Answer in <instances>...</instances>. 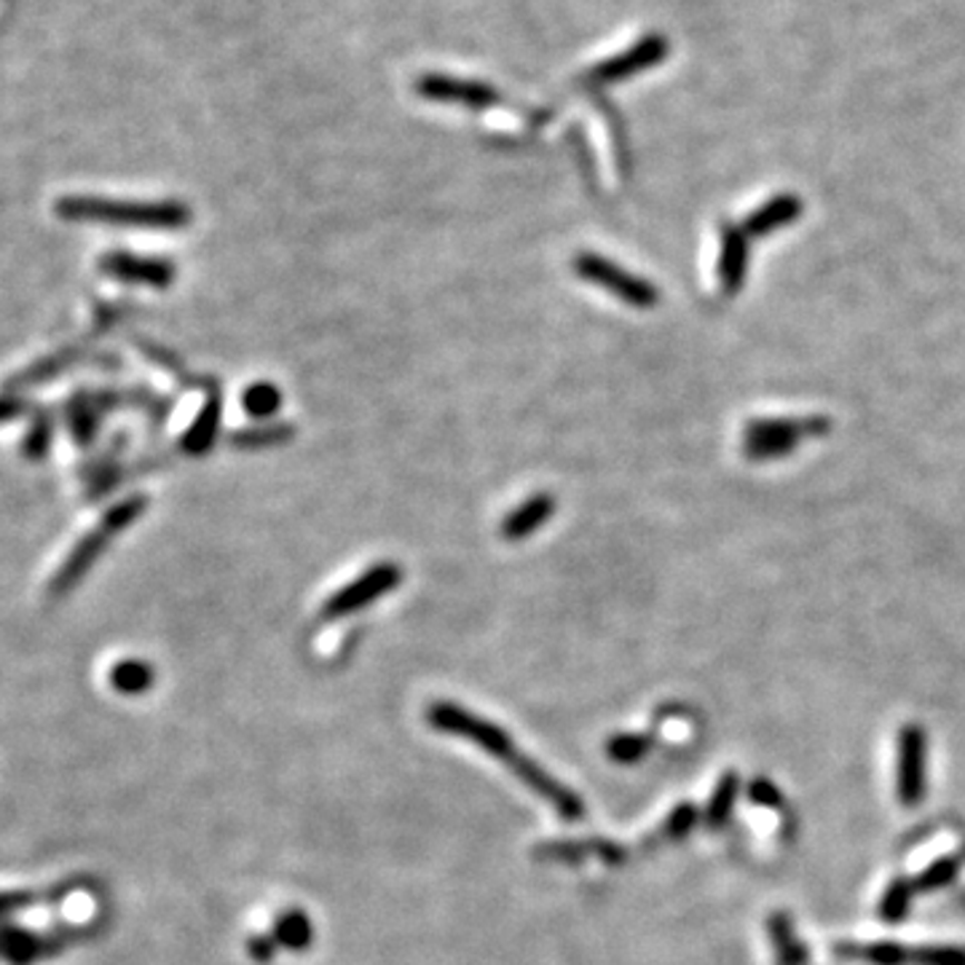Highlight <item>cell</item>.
I'll return each mask as SVG.
<instances>
[{
	"label": "cell",
	"instance_id": "30bf717a",
	"mask_svg": "<svg viewBox=\"0 0 965 965\" xmlns=\"http://www.w3.org/2000/svg\"><path fill=\"white\" fill-rule=\"evenodd\" d=\"M416 91H419L425 100L456 103V105H467V108H475V110H482L488 108V105L499 103V91L494 89V86H486L480 81H461V78H451V76L419 78Z\"/></svg>",
	"mask_w": 965,
	"mask_h": 965
},
{
	"label": "cell",
	"instance_id": "f1b7e54d",
	"mask_svg": "<svg viewBox=\"0 0 965 965\" xmlns=\"http://www.w3.org/2000/svg\"><path fill=\"white\" fill-rule=\"evenodd\" d=\"M49 438H51V425H49V419H38L36 425H32V429H30L28 440H25V451H28L30 456H41V454H46V446H49Z\"/></svg>",
	"mask_w": 965,
	"mask_h": 965
},
{
	"label": "cell",
	"instance_id": "7402d4cb",
	"mask_svg": "<svg viewBox=\"0 0 965 965\" xmlns=\"http://www.w3.org/2000/svg\"><path fill=\"white\" fill-rule=\"evenodd\" d=\"M282 389L271 381L250 383L247 392L242 394V406L253 419H271L282 408Z\"/></svg>",
	"mask_w": 965,
	"mask_h": 965
},
{
	"label": "cell",
	"instance_id": "2e32d148",
	"mask_svg": "<svg viewBox=\"0 0 965 965\" xmlns=\"http://www.w3.org/2000/svg\"><path fill=\"white\" fill-rule=\"evenodd\" d=\"M217 429H221V398H209L204 402V408L196 416V421L191 425L188 432H185L183 438V448L185 454H194V456H204L213 448V442L217 438Z\"/></svg>",
	"mask_w": 965,
	"mask_h": 965
},
{
	"label": "cell",
	"instance_id": "e0dca14e",
	"mask_svg": "<svg viewBox=\"0 0 965 965\" xmlns=\"http://www.w3.org/2000/svg\"><path fill=\"white\" fill-rule=\"evenodd\" d=\"M110 686L118 692V695H143V692H148L150 686L156 682V671L154 665H148L145 660H118V663L110 667Z\"/></svg>",
	"mask_w": 965,
	"mask_h": 965
},
{
	"label": "cell",
	"instance_id": "6da1fadb",
	"mask_svg": "<svg viewBox=\"0 0 965 965\" xmlns=\"http://www.w3.org/2000/svg\"><path fill=\"white\" fill-rule=\"evenodd\" d=\"M427 722L438 732H442V735L465 738L469 743L480 745L488 757L499 759V762L505 764L515 778H520L534 795L545 799V802L550 805L564 821L574 823L585 818L583 797L574 795L568 786L555 781L545 767L534 762V759H528L526 753L518 749V743H513V738L507 735L499 724L488 722V719L478 717V713H469L467 709H461L459 703H448V700H440V703L429 705Z\"/></svg>",
	"mask_w": 965,
	"mask_h": 965
},
{
	"label": "cell",
	"instance_id": "ac0fdd59",
	"mask_svg": "<svg viewBox=\"0 0 965 965\" xmlns=\"http://www.w3.org/2000/svg\"><path fill=\"white\" fill-rule=\"evenodd\" d=\"M738 791H740V778L735 770H727L722 778H719L717 789H713V795L709 799V808H705L703 823L709 826L711 831L724 829L727 821H730L732 808H735L738 802Z\"/></svg>",
	"mask_w": 965,
	"mask_h": 965
},
{
	"label": "cell",
	"instance_id": "8fae6325",
	"mask_svg": "<svg viewBox=\"0 0 965 965\" xmlns=\"http://www.w3.org/2000/svg\"><path fill=\"white\" fill-rule=\"evenodd\" d=\"M534 856L539 861H553V864H583L587 858H598V861L620 866L625 861V848H620L612 839H558V842H542L534 848Z\"/></svg>",
	"mask_w": 965,
	"mask_h": 965
},
{
	"label": "cell",
	"instance_id": "4dcf8cb0",
	"mask_svg": "<svg viewBox=\"0 0 965 965\" xmlns=\"http://www.w3.org/2000/svg\"><path fill=\"white\" fill-rule=\"evenodd\" d=\"M22 413H25V402L11 400V398H0V421H11Z\"/></svg>",
	"mask_w": 965,
	"mask_h": 965
},
{
	"label": "cell",
	"instance_id": "4316f807",
	"mask_svg": "<svg viewBox=\"0 0 965 965\" xmlns=\"http://www.w3.org/2000/svg\"><path fill=\"white\" fill-rule=\"evenodd\" d=\"M290 438H293V427L282 425V427H266V429H250V432L236 435L234 442L244 448H255V446H269V442H282Z\"/></svg>",
	"mask_w": 965,
	"mask_h": 965
},
{
	"label": "cell",
	"instance_id": "7c38bea8",
	"mask_svg": "<svg viewBox=\"0 0 965 965\" xmlns=\"http://www.w3.org/2000/svg\"><path fill=\"white\" fill-rule=\"evenodd\" d=\"M667 55V43H663V38H646V41H641L639 46H633L627 55H620L610 59V62L598 65V68H593L587 72V78L596 84H610V81H620V78H631L633 72L652 68L654 62H660Z\"/></svg>",
	"mask_w": 965,
	"mask_h": 965
},
{
	"label": "cell",
	"instance_id": "d4e9b609",
	"mask_svg": "<svg viewBox=\"0 0 965 965\" xmlns=\"http://www.w3.org/2000/svg\"><path fill=\"white\" fill-rule=\"evenodd\" d=\"M797 213H799V202L791 199V196H781V199L764 204V207L751 217L745 228H749L751 234H767V231L781 228L789 221H795Z\"/></svg>",
	"mask_w": 965,
	"mask_h": 965
},
{
	"label": "cell",
	"instance_id": "603a6c76",
	"mask_svg": "<svg viewBox=\"0 0 965 965\" xmlns=\"http://www.w3.org/2000/svg\"><path fill=\"white\" fill-rule=\"evenodd\" d=\"M652 745L654 735H644V732H620V735L610 738L606 753H610L612 762L617 764H636L652 751Z\"/></svg>",
	"mask_w": 965,
	"mask_h": 965
},
{
	"label": "cell",
	"instance_id": "52a82bcc",
	"mask_svg": "<svg viewBox=\"0 0 965 965\" xmlns=\"http://www.w3.org/2000/svg\"><path fill=\"white\" fill-rule=\"evenodd\" d=\"M402 583V572L398 564H376L368 572H362L354 583H349L341 591H335L333 596L325 601L322 606V617L325 620H339L349 617V614L365 610V606L376 604L381 596L392 593L394 587Z\"/></svg>",
	"mask_w": 965,
	"mask_h": 965
},
{
	"label": "cell",
	"instance_id": "44dd1931",
	"mask_svg": "<svg viewBox=\"0 0 965 965\" xmlns=\"http://www.w3.org/2000/svg\"><path fill=\"white\" fill-rule=\"evenodd\" d=\"M912 898H915V885H912L907 877H896V880H890L888 888H885L877 915L890 925L901 923L912 907Z\"/></svg>",
	"mask_w": 965,
	"mask_h": 965
},
{
	"label": "cell",
	"instance_id": "484cf974",
	"mask_svg": "<svg viewBox=\"0 0 965 965\" xmlns=\"http://www.w3.org/2000/svg\"><path fill=\"white\" fill-rule=\"evenodd\" d=\"M745 244L740 234H724V250H722V282L727 290H735L743 276L745 266Z\"/></svg>",
	"mask_w": 965,
	"mask_h": 965
},
{
	"label": "cell",
	"instance_id": "8992f818",
	"mask_svg": "<svg viewBox=\"0 0 965 965\" xmlns=\"http://www.w3.org/2000/svg\"><path fill=\"white\" fill-rule=\"evenodd\" d=\"M572 269L583 276L585 282L598 284L606 293L617 295L620 301L631 303L636 309H652L657 303V290L650 282L641 280V276L631 274V271L620 269L617 263L606 261L604 255L596 253H579L574 255Z\"/></svg>",
	"mask_w": 965,
	"mask_h": 965
},
{
	"label": "cell",
	"instance_id": "7a4b0ae2",
	"mask_svg": "<svg viewBox=\"0 0 965 965\" xmlns=\"http://www.w3.org/2000/svg\"><path fill=\"white\" fill-rule=\"evenodd\" d=\"M57 215L78 223H108V226L175 231L191 223V209L183 202H116L97 196H68L57 202Z\"/></svg>",
	"mask_w": 965,
	"mask_h": 965
},
{
	"label": "cell",
	"instance_id": "3957f363",
	"mask_svg": "<svg viewBox=\"0 0 965 965\" xmlns=\"http://www.w3.org/2000/svg\"><path fill=\"white\" fill-rule=\"evenodd\" d=\"M145 505H148V501L143 497H131L127 501H121V505H116L110 513H105L100 524L91 528V532L86 534L76 547H72L68 558L62 561V566L57 568V574L51 577V585H49L51 596H65V593H70L72 587L81 583V577L97 564V558H100L105 547L110 545V539L140 518Z\"/></svg>",
	"mask_w": 965,
	"mask_h": 965
},
{
	"label": "cell",
	"instance_id": "277c9868",
	"mask_svg": "<svg viewBox=\"0 0 965 965\" xmlns=\"http://www.w3.org/2000/svg\"><path fill=\"white\" fill-rule=\"evenodd\" d=\"M831 952L842 961L869 965H965V947L955 944L904 947L898 942H839Z\"/></svg>",
	"mask_w": 965,
	"mask_h": 965
},
{
	"label": "cell",
	"instance_id": "4fadbf2b",
	"mask_svg": "<svg viewBox=\"0 0 965 965\" xmlns=\"http://www.w3.org/2000/svg\"><path fill=\"white\" fill-rule=\"evenodd\" d=\"M555 513V499L547 491L534 494L528 497L524 505H518L515 510L507 513V518L501 520V537L507 542H524L532 537L534 532H539Z\"/></svg>",
	"mask_w": 965,
	"mask_h": 965
},
{
	"label": "cell",
	"instance_id": "83f0119b",
	"mask_svg": "<svg viewBox=\"0 0 965 965\" xmlns=\"http://www.w3.org/2000/svg\"><path fill=\"white\" fill-rule=\"evenodd\" d=\"M749 799L753 805H762V808H778L781 805V791L770 781H764V778H757L749 786Z\"/></svg>",
	"mask_w": 965,
	"mask_h": 965
},
{
	"label": "cell",
	"instance_id": "9a60e30c",
	"mask_svg": "<svg viewBox=\"0 0 965 965\" xmlns=\"http://www.w3.org/2000/svg\"><path fill=\"white\" fill-rule=\"evenodd\" d=\"M767 934H770L772 952H776V965H808V947L797 936L795 923L786 912H772L767 917Z\"/></svg>",
	"mask_w": 965,
	"mask_h": 965
},
{
	"label": "cell",
	"instance_id": "ffe728a7",
	"mask_svg": "<svg viewBox=\"0 0 965 965\" xmlns=\"http://www.w3.org/2000/svg\"><path fill=\"white\" fill-rule=\"evenodd\" d=\"M698 821H700V810L695 805H679V808L665 818L663 826H660L657 831H652L650 839L644 842V848H657V845H665V842H679V839H684L692 829H695Z\"/></svg>",
	"mask_w": 965,
	"mask_h": 965
},
{
	"label": "cell",
	"instance_id": "cb8c5ba5",
	"mask_svg": "<svg viewBox=\"0 0 965 965\" xmlns=\"http://www.w3.org/2000/svg\"><path fill=\"white\" fill-rule=\"evenodd\" d=\"M961 866H963V861L957 856L936 858V861L930 864L928 869L920 871V875L912 880V885H915V894H936V890L947 888V885L955 883Z\"/></svg>",
	"mask_w": 965,
	"mask_h": 965
},
{
	"label": "cell",
	"instance_id": "f546056e",
	"mask_svg": "<svg viewBox=\"0 0 965 965\" xmlns=\"http://www.w3.org/2000/svg\"><path fill=\"white\" fill-rule=\"evenodd\" d=\"M280 949V944L274 942V936H253L247 942V952L250 957L257 963H269L271 957H274V952Z\"/></svg>",
	"mask_w": 965,
	"mask_h": 965
},
{
	"label": "cell",
	"instance_id": "d6986e66",
	"mask_svg": "<svg viewBox=\"0 0 965 965\" xmlns=\"http://www.w3.org/2000/svg\"><path fill=\"white\" fill-rule=\"evenodd\" d=\"M274 942L280 944L284 949H293V952H306L312 947V938H314V928L312 920H309L306 912L301 909H287L284 915L276 917L274 923Z\"/></svg>",
	"mask_w": 965,
	"mask_h": 965
},
{
	"label": "cell",
	"instance_id": "9c48e42d",
	"mask_svg": "<svg viewBox=\"0 0 965 965\" xmlns=\"http://www.w3.org/2000/svg\"><path fill=\"white\" fill-rule=\"evenodd\" d=\"M84 930H65V934H30V930L11 928L3 925L0 928V957L14 965H28L41 957L57 955L59 949L68 947L70 936H81Z\"/></svg>",
	"mask_w": 965,
	"mask_h": 965
},
{
	"label": "cell",
	"instance_id": "5b68a950",
	"mask_svg": "<svg viewBox=\"0 0 965 965\" xmlns=\"http://www.w3.org/2000/svg\"><path fill=\"white\" fill-rule=\"evenodd\" d=\"M928 791V735L920 724H904L896 738V799L917 808Z\"/></svg>",
	"mask_w": 965,
	"mask_h": 965
},
{
	"label": "cell",
	"instance_id": "5bb4252c",
	"mask_svg": "<svg viewBox=\"0 0 965 965\" xmlns=\"http://www.w3.org/2000/svg\"><path fill=\"white\" fill-rule=\"evenodd\" d=\"M808 425L810 421H805V425H797V421H759L745 435V448H749L751 456L786 454L799 440V435L808 432V429L799 427Z\"/></svg>",
	"mask_w": 965,
	"mask_h": 965
},
{
	"label": "cell",
	"instance_id": "ba28073f",
	"mask_svg": "<svg viewBox=\"0 0 965 965\" xmlns=\"http://www.w3.org/2000/svg\"><path fill=\"white\" fill-rule=\"evenodd\" d=\"M103 274L118 282L145 284V287L164 290L175 282V266L164 257H143L135 253H108L100 261Z\"/></svg>",
	"mask_w": 965,
	"mask_h": 965
}]
</instances>
